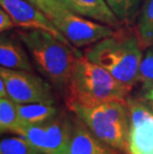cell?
<instances>
[{
  "mask_svg": "<svg viewBox=\"0 0 153 154\" xmlns=\"http://www.w3.org/2000/svg\"><path fill=\"white\" fill-rule=\"evenodd\" d=\"M15 33L38 71L58 90H67L78 59L83 54L43 29L20 28Z\"/></svg>",
  "mask_w": 153,
  "mask_h": 154,
  "instance_id": "1",
  "label": "cell"
},
{
  "mask_svg": "<svg viewBox=\"0 0 153 154\" xmlns=\"http://www.w3.org/2000/svg\"><path fill=\"white\" fill-rule=\"evenodd\" d=\"M142 49L136 32L119 29L109 37L93 44L84 55L131 91L138 83Z\"/></svg>",
  "mask_w": 153,
  "mask_h": 154,
  "instance_id": "2",
  "label": "cell"
},
{
  "mask_svg": "<svg viewBox=\"0 0 153 154\" xmlns=\"http://www.w3.org/2000/svg\"><path fill=\"white\" fill-rule=\"evenodd\" d=\"M66 91V103L70 110L76 106L93 107L112 100L125 103L130 91L84 55L78 59Z\"/></svg>",
  "mask_w": 153,
  "mask_h": 154,
  "instance_id": "3",
  "label": "cell"
},
{
  "mask_svg": "<svg viewBox=\"0 0 153 154\" xmlns=\"http://www.w3.org/2000/svg\"><path fill=\"white\" fill-rule=\"evenodd\" d=\"M72 111L99 140L126 151L129 121L125 103L112 100L93 107L76 106Z\"/></svg>",
  "mask_w": 153,
  "mask_h": 154,
  "instance_id": "4",
  "label": "cell"
},
{
  "mask_svg": "<svg viewBox=\"0 0 153 154\" xmlns=\"http://www.w3.org/2000/svg\"><path fill=\"white\" fill-rule=\"evenodd\" d=\"M0 77L5 82L8 97L16 103H54L50 84L32 72L1 67Z\"/></svg>",
  "mask_w": 153,
  "mask_h": 154,
  "instance_id": "5",
  "label": "cell"
},
{
  "mask_svg": "<svg viewBox=\"0 0 153 154\" xmlns=\"http://www.w3.org/2000/svg\"><path fill=\"white\" fill-rule=\"evenodd\" d=\"M59 32L74 47L93 45L115 33L112 26L93 22L73 12H68L53 20Z\"/></svg>",
  "mask_w": 153,
  "mask_h": 154,
  "instance_id": "6",
  "label": "cell"
},
{
  "mask_svg": "<svg viewBox=\"0 0 153 154\" xmlns=\"http://www.w3.org/2000/svg\"><path fill=\"white\" fill-rule=\"evenodd\" d=\"M0 4L1 8L11 16L16 27L43 29L54 34L60 40L69 43L51 19L27 0H0Z\"/></svg>",
  "mask_w": 153,
  "mask_h": 154,
  "instance_id": "7",
  "label": "cell"
},
{
  "mask_svg": "<svg viewBox=\"0 0 153 154\" xmlns=\"http://www.w3.org/2000/svg\"><path fill=\"white\" fill-rule=\"evenodd\" d=\"M43 125L45 135L42 152L45 154H67L73 135L74 119H71L67 114L61 113L44 122Z\"/></svg>",
  "mask_w": 153,
  "mask_h": 154,
  "instance_id": "8",
  "label": "cell"
},
{
  "mask_svg": "<svg viewBox=\"0 0 153 154\" xmlns=\"http://www.w3.org/2000/svg\"><path fill=\"white\" fill-rule=\"evenodd\" d=\"M120 151L99 140L80 117L74 119L73 135L67 154H121Z\"/></svg>",
  "mask_w": 153,
  "mask_h": 154,
  "instance_id": "9",
  "label": "cell"
},
{
  "mask_svg": "<svg viewBox=\"0 0 153 154\" xmlns=\"http://www.w3.org/2000/svg\"><path fill=\"white\" fill-rule=\"evenodd\" d=\"M71 12L103 24L118 28L122 24L106 0H60Z\"/></svg>",
  "mask_w": 153,
  "mask_h": 154,
  "instance_id": "10",
  "label": "cell"
},
{
  "mask_svg": "<svg viewBox=\"0 0 153 154\" xmlns=\"http://www.w3.org/2000/svg\"><path fill=\"white\" fill-rule=\"evenodd\" d=\"M24 44L15 33L14 37L1 36L0 41V65L12 70L32 72L33 67L29 60Z\"/></svg>",
  "mask_w": 153,
  "mask_h": 154,
  "instance_id": "11",
  "label": "cell"
},
{
  "mask_svg": "<svg viewBox=\"0 0 153 154\" xmlns=\"http://www.w3.org/2000/svg\"><path fill=\"white\" fill-rule=\"evenodd\" d=\"M128 154H153V119L129 127Z\"/></svg>",
  "mask_w": 153,
  "mask_h": 154,
  "instance_id": "12",
  "label": "cell"
},
{
  "mask_svg": "<svg viewBox=\"0 0 153 154\" xmlns=\"http://www.w3.org/2000/svg\"><path fill=\"white\" fill-rule=\"evenodd\" d=\"M17 111L22 125L42 124L58 114L51 103H17Z\"/></svg>",
  "mask_w": 153,
  "mask_h": 154,
  "instance_id": "13",
  "label": "cell"
},
{
  "mask_svg": "<svg viewBox=\"0 0 153 154\" xmlns=\"http://www.w3.org/2000/svg\"><path fill=\"white\" fill-rule=\"evenodd\" d=\"M136 33L143 48L153 47V0H144L139 10Z\"/></svg>",
  "mask_w": 153,
  "mask_h": 154,
  "instance_id": "14",
  "label": "cell"
},
{
  "mask_svg": "<svg viewBox=\"0 0 153 154\" xmlns=\"http://www.w3.org/2000/svg\"><path fill=\"white\" fill-rule=\"evenodd\" d=\"M22 124L17 111V103L10 97L0 100V130L1 132L19 134Z\"/></svg>",
  "mask_w": 153,
  "mask_h": 154,
  "instance_id": "15",
  "label": "cell"
},
{
  "mask_svg": "<svg viewBox=\"0 0 153 154\" xmlns=\"http://www.w3.org/2000/svg\"><path fill=\"white\" fill-rule=\"evenodd\" d=\"M142 0H106V4L123 24H131L139 13Z\"/></svg>",
  "mask_w": 153,
  "mask_h": 154,
  "instance_id": "16",
  "label": "cell"
},
{
  "mask_svg": "<svg viewBox=\"0 0 153 154\" xmlns=\"http://www.w3.org/2000/svg\"><path fill=\"white\" fill-rule=\"evenodd\" d=\"M0 154H45L36 148L27 139L21 137H8L1 140Z\"/></svg>",
  "mask_w": 153,
  "mask_h": 154,
  "instance_id": "17",
  "label": "cell"
},
{
  "mask_svg": "<svg viewBox=\"0 0 153 154\" xmlns=\"http://www.w3.org/2000/svg\"><path fill=\"white\" fill-rule=\"evenodd\" d=\"M125 107L128 116L129 127L137 125V124L153 119V113L140 100L132 99L126 100Z\"/></svg>",
  "mask_w": 153,
  "mask_h": 154,
  "instance_id": "18",
  "label": "cell"
},
{
  "mask_svg": "<svg viewBox=\"0 0 153 154\" xmlns=\"http://www.w3.org/2000/svg\"><path fill=\"white\" fill-rule=\"evenodd\" d=\"M35 7L39 8L42 12H44L52 22L55 19L61 17L70 10L62 3L60 0H27Z\"/></svg>",
  "mask_w": 153,
  "mask_h": 154,
  "instance_id": "19",
  "label": "cell"
},
{
  "mask_svg": "<svg viewBox=\"0 0 153 154\" xmlns=\"http://www.w3.org/2000/svg\"><path fill=\"white\" fill-rule=\"evenodd\" d=\"M138 83H141L143 90L147 91L153 88V47L148 49L141 61Z\"/></svg>",
  "mask_w": 153,
  "mask_h": 154,
  "instance_id": "20",
  "label": "cell"
},
{
  "mask_svg": "<svg viewBox=\"0 0 153 154\" xmlns=\"http://www.w3.org/2000/svg\"><path fill=\"white\" fill-rule=\"evenodd\" d=\"M16 27L14 22H13L11 16L6 12L4 9H0V31L3 32L10 30V29Z\"/></svg>",
  "mask_w": 153,
  "mask_h": 154,
  "instance_id": "21",
  "label": "cell"
},
{
  "mask_svg": "<svg viewBox=\"0 0 153 154\" xmlns=\"http://www.w3.org/2000/svg\"><path fill=\"white\" fill-rule=\"evenodd\" d=\"M0 97H8V93H7V88H6L5 82L0 80Z\"/></svg>",
  "mask_w": 153,
  "mask_h": 154,
  "instance_id": "22",
  "label": "cell"
},
{
  "mask_svg": "<svg viewBox=\"0 0 153 154\" xmlns=\"http://www.w3.org/2000/svg\"><path fill=\"white\" fill-rule=\"evenodd\" d=\"M144 97L146 100H153V88H150V90H149L147 93L145 94Z\"/></svg>",
  "mask_w": 153,
  "mask_h": 154,
  "instance_id": "23",
  "label": "cell"
},
{
  "mask_svg": "<svg viewBox=\"0 0 153 154\" xmlns=\"http://www.w3.org/2000/svg\"><path fill=\"white\" fill-rule=\"evenodd\" d=\"M151 106H152V109H153V100H152V103H151Z\"/></svg>",
  "mask_w": 153,
  "mask_h": 154,
  "instance_id": "24",
  "label": "cell"
}]
</instances>
